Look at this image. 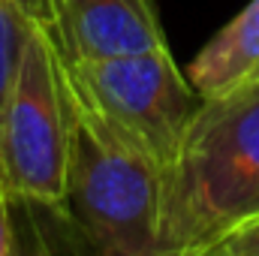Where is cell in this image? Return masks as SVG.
Segmentation results:
<instances>
[{
  "mask_svg": "<svg viewBox=\"0 0 259 256\" xmlns=\"http://www.w3.org/2000/svg\"><path fill=\"white\" fill-rule=\"evenodd\" d=\"M259 220V78L202 100L160 175L157 256H211Z\"/></svg>",
  "mask_w": 259,
  "mask_h": 256,
  "instance_id": "6da1fadb",
  "label": "cell"
},
{
  "mask_svg": "<svg viewBox=\"0 0 259 256\" xmlns=\"http://www.w3.org/2000/svg\"><path fill=\"white\" fill-rule=\"evenodd\" d=\"M58 64L69 106L64 211L97 253L157 256L160 166L100 115L61 55Z\"/></svg>",
  "mask_w": 259,
  "mask_h": 256,
  "instance_id": "7a4b0ae2",
  "label": "cell"
},
{
  "mask_svg": "<svg viewBox=\"0 0 259 256\" xmlns=\"http://www.w3.org/2000/svg\"><path fill=\"white\" fill-rule=\"evenodd\" d=\"M69 106L55 39L33 24L0 103V181L15 202L64 208Z\"/></svg>",
  "mask_w": 259,
  "mask_h": 256,
  "instance_id": "3957f363",
  "label": "cell"
},
{
  "mask_svg": "<svg viewBox=\"0 0 259 256\" xmlns=\"http://www.w3.org/2000/svg\"><path fill=\"white\" fill-rule=\"evenodd\" d=\"M69 69L100 115L145 151L163 175V166L178 151L184 130L202 106V94L175 64L169 46L75 61Z\"/></svg>",
  "mask_w": 259,
  "mask_h": 256,
  "instance_id": "277c9868",
  "label": "cell"
},
{
  "mask_svg": "<svg viewBox=\"0 0 259 256\" xmlns=\"http://www.w3.org/2000/svg\"><path fill=\"white\" fill-rule=\"evenodd\" d=\"M69 64L169 46L154 0H55Z\"/></svg>",
  "mask_w": 259,
  "mask_h": 256,
  "instance_id": "5b68a950",
  "label": "cell"
},
{
  "mask_svg": "<svg viewBox=\"0 0 259 256\" xmlns=\"http://www.w3.org/2000/svg\"><path fill=\"white\" fill-rule=\"evenodd\" d=\"M259 69V0H250L226 27H220L190 61L187 78L202 100L235 91Z\"/></svg>",
  "mask_w": 259,
  "mask_h": 256,
  "instance_id": "8992f818",
  "label": "cell"
},
{
  "mask_svg": "<svg viewBox=\"0 0 259 256\" xmlns=\"http://www.w3.org/2000/svg\"><path fill=\"white\" fill-rule=\"evenodd\" d=\"M33 24H46L61 52V18L55 0H0V103L12 84L18 55Z\"/></svg>",
  "mask_w": 259,
  "mask_h": 256,
  "instance_id": "52a82bcc",
  "label": "cell"
},
{
  "mask_svg": "<svg viewBox=\"0 0 259 256\" xmlns=\"http://www.w3.org/2000/svg\"><path fill=\"white\" fill-rule=\"evenodd\" d=\"M211 256H259V220L220 241Z\"/></svg>",
  "mask_w": 259,
  "mask_h": 256,
  "instance_id": "ba28073f",
  "label": "cell"
},
{
  "mask_svg": "<svg viewBox=\"0 0 259 256\" xmlns=\"http://www.w3.org/2000/svg\"><path fill=\"white\" fill-rule=\"evenodd\" d=\"M12 205H15V196L0 181V256H12L18 250L15 226H12Z\"/></svg>",
  "mask_w": 259,
  "mask_h": 256,
  "instance_id": "9c48e42d",
  "label": "cell"
},
{
  "mask_svg": "<svg viewBox=\"0 0 259 256\" xmlns=\"http://www.w3.org/2000/svg\"><path fill=\"white\" fill-rule=\"evenodd\" d=\"M253 78H259V69H256V75H253Z\"/></svg>",
  "mask_w": 259,
  "mask_h": 256,
  "instance_id": "30bf717a",
  "label": "cell"
}]
</instances>
